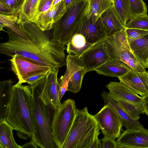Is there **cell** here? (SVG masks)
Here are the masks:
<instances>
[{"label":"cell","mask_w":148,"mask_h":148,"mask_svg":"<svg viewBox=\"0 0 148 148\" xmlns=\"http://www.w3.org/2000/svg\"><path fill=\"white\" fill-rule=\"evenodd\" d=\"M143 100V105L145 109V113L148 116V94L142 97Z\"/></svg>","instance_id":"obj_37"},{"label":"cell","mask_w":148,"mask_h":148,"mask_svg":"<svg viewBox=\"0 0 148 148\" xmlns=\"http://www.w3.org/2000/svg\"><path fill=\"white\" fill-rule=\"evenodd\" d=\"M54 1V0H40L37 17L42 13L48 11L51 7Z\"/></svg>","instance_id":"obj_33"},{"label":"cell","mask_w":148,"mask_h":148,"mask_svg":"<svg viewBox=\"0 0 148 148\" xmlns=\"http://www.w3.org/2000/svg\"><path fill=\"white\" fill-rule=\"evenodd\" d=\"M62 0H54V1L52 4L51 7L53 6L54 5H56L58 3H59L61 2Z\"/></svg>","instance_id":"obj_41"},{"label":"cell","mask_w":148,"mask_h":148,"mask_svg":"<svg viewBox=\"0 0 148 148\" xmlns=\"http://www.w3.org/2000/svg\"><path fill=\"white\" fill-rule=\"evenodd\" d=\"M114 100L125 112L134 119L138 120L140 117V115L145 113V110L143 103L119 99Z\"/></svg>","instance_id":"obj_27"},{"label":"cell","mask_w":148,"mask_h":148,"mask_svg":"<svg viewBox=\"0 0 148 148\" xmlns=\"http://www.w3.org/2000/svg\"><path fill=\"white\" fill-rule=\"evenodd\" d=\"M66 11V6L63 0L31 22L36 23L43 31L49 30L52 29L54 23L61 18Z\"/></svg>","instance_id":"obj_15"},{"label":"cell","mask_w":148,"mask_h":148,"mask_svg":"<svg viewBox=\"0 0 148 148\" xmlns=\"http://www.w3.org/2000/svg\"><path fill=\"white\" fill-rule=\"evenodd\" d=\"M59 68H53L47 77L44 78L40 97L47 106L56 110L62 103L60 99V86L58 75Z\"/></svg>","instance_id":"obj_11"},{"label":"cell","mask_w":148,"mask_h":148,"mask_svg":"<svg viewBox=\"0 0 148 148\" xmlns=\"http://www.w3.org/2000/svg\"><path fill=\"white\" fill-rule=\"evenodd\" d=\"M130 5V17L142 14H147V7L143 0H128Z\"/></svg>","instance_id":"obj_30"},{"label":"cell","mask_w":148,"mask_h":148,"mask_svg":"<svg viewBox=\"0 0 148 148\" xmlns=\"http://www.w3.org/2000/svg\"><path fill=\"white\" fill-rule=\"evenodd\" d=\"M98 20L103 25L107 37L126 28L118 17L114 5L103 13Z\"/></svg>","instance_id":"obj_19"},{"label":"cell","mask_w":148,"mask_h":148,"mask_svg":"<svg viewBox=\"0 0 148 148\" xmlns=\"http://www.w3.org/2000/svg\"><path fill=\"white\" fill-rule=\"evenodd\" d=\"M95 44L88 42L83 35L77 33L72 36L68 42L66 51L69 55L80 57Z\"/></svg>","instance_id":"obj_24"},{"label":"cell","mask_w":148,"mask_h":148,"mask_svg":"<svg viewBox=\"0 0 148 148\" xmlns=\"http://www.w3.org/2000/svg\"><path fill=\"white\" fill-rule=\"evenodd\" d=\"M51 70L47 72L33 76L28 79L26 83H28L30 86L32 85L40 80L46 77Z\"/></svg>","instance_id":"obj_35"},{"label":"cell","mask_w":148,"mask_h":148,"mask_svg":"<svg viewBox=\"0 0 148 148\" xmlns=\"http://www.w3.org/2000/svg\"><path fill=\"white\" fill-rule=\"evenodd\" d=\"M100 128L85 107L77 109L74 121L62 148H89L98 138Z\"/></svg>","instance_id":"obj_4"},{"label":"cell","mask_w":148,"mask_h":148,"mask_svg":"<svg viewBox=\"0 0 148 148\" xmlns=\"http://www.w3.org/2000/svg\"><path fill=\"white\" fill-rule=\"evenodd\" d=\"M80 58L86 73L94 71L111 60L105 40L94 45L83 53Z\"/></svg>","instance_id":"obj_12"},{"label":"cell","mask_w":148,"mask_h":148,"mask_svg":"<svg viewBox=\"0 0 148 148\" xmlns=\"http://www.w3.org/2000/svg\"><path fill=\"white\" fill-rule=\"evenodd\" d=\"M0 14L4 15H12L15 14V13L0 2Z\"/></svg>","instance_id":"obj_36"},{"label":"cell","mask_w":148,"mask_h":148,"mask_svg":"<svg viewBox=\"0 0 148 148\" xmlns=\"http://www.w3.org/2000/svg\"><path fill=\"white\" fill-rule=\"evenodd\" d=\"M40 0H24L20 8L15 14L17 24L31 22L38 16Z\"/></svg>","instance_id":"obj_22"},{"label":"cell","mask_w":148,"mask_h":148,"mask_svg":"<svg viewBox=\"0 0 148 148\" xmlns=\"http://www.w3.org/2000/svg\"><path fill=\"white\" fill-rule=\"evenodd\" d=\"M106 87L109 90V95L114 99H121L143 104L142 97L121 82H111L106 85Z\"/></svg>","instance_id":"obj_17"},{"label":"cell","mask_w":148,"mask_h":148,"mask_svg":"<svg viewBox=\"0 0 148 148\" xmlns=\"http://www.w3.org/2000/svg\"><path fill=\"white\" fill-rule=\"evenodd\" d=\"M44 80L30 86L34 129L31 140L38 147L55 148L57 147L52 135L51 126L55 110L45 104L40 97Z\"/></svg>","instance_id":"obj_2"},{"label":"cell","mask_w":148,"mask_h":148,"mask_svg":"<svg viewBox=\"0 0 148 148\" xmlns=\"http://www.w3.org/2000/svg\"><path fill=\"white\" fill-rule=\"evenodd\" d=\"M76 0H64L65 4L66 6L71 4Z\"/></svg>","instance_id":"obj_40"},{"label":"cell","mask_w":148,"mask_h":148,"mask_svg":"<svg viewBox=\"0 0 148 148\" xmlns=\"http://www.w3.org/2000/svg\"><path fill=\"white\" fill-rule=\"evenodd\" d=\"M131 69L130 66L122 62L111 59L94 71L100 75L118 78L126 74Z\"/></svg>","instance_id":"obj_20"},{"label":"cell","mask_w":148,"mask_h":148,"mask_svg":"<svg viewBox=\"0 0 148 148\" xmlns=\"http://www.w3.org/2000/svg\"><path fill=\"white\" fill-rule=\"evenodd\" d=\"M93 116L104 136L115 140L120 136L123 126L122 120L111 106L104 105Z\"/></svg>","instance_id":"obj_9"},{"label":"cell","mask_w":148,"mask_h":148,"mask_svg":"<svg viewBox=\"0 0 148 148\" xmlns=\"http://www.w3.org/2000/svg\"><path fill=\"white\" fill-rule=\"evenodd\" d=\"M118 78L120 82L141 97L148 94V70L145 72H138L131 69Z\"/></svg>","instance_id":"obj_14"},{"label":"cell","mask_w":148,"mask_h":148,"mask_svg":"<svg viewBox=\"0 0 148 148\" xmlns=\"http://www.w3.org/2000/svg\"><path fill=\"white\" fill-rule=\"evenodd\" d=\"M112 0L113 1V0Z\"/></svg>","instance_id":"obj_42"},{"label":"cell","mask_w":148,"mask_h":148,"mask_svg":"<svg viewBox=\"0 0 148 148\" xmlns=\"http://www.w3.org/2000/svg\"><path fill=\"white\" fill-rule=\"evenodd\" d=\"M113 5L112 0H88L85 17L95 23L103 13Z\"/></svg>","instance_id":"obj_23"},{"label":"cell","mask_w":148,"mask_h":148,"mask_svg":"<svg viewBox=\"0 0 148 148\" xmlns=\"http://www.w3.org/2000/svg\"><path fill=\"white\" fill-rule=\"evenodd\" d=\"M66 66L64 74L58 79L60 100L66 91L74 93L80 91L84 77L86 73L80 57L68 54L66 57Z\"/></svg>","instance_id":"obj_8"},{"label":"cell","mask_w":148,"mask_h":148,"mask_svg":"<svg viewBox=\"0 0 148 148\" xmlns=\"http://www.w3.org/2000/svg\"><path fill=\"white\" fill-rule=\"evenodd\" d=\"M87 3L88 0H76L66 6L65 13L53 25L52 40L67 45L85 18Z\"/></svg>","instance_id":"obj_5"},{"label":"cell","mask_w":148,"mask_h":148,"mask_svg":"<svg viewBox=\"0 0 148 148\" xmlns=\"http://www.w3.org/2000/svg\"><path fill=\"white\" fill-rule=\"evenodd\" d=\"M101 140L97 138L90 145L89 148H101Z\"/></svg>","instance_id":"obj_38"},{"label":"cell","mask_w":148,"mask_h":148,"mask_svg":"<svg viewBox=\"0 0 148 148\" xmlns=\"http://www.w3.org/2000/svg\"><path fill=\"white\" fill-rule=\"evenodd\" d=\"M104 105H109L112 107L118 113L122 120L123 126L126 129L141 130L144 128L138 120L133 118L119 105L118 102L110 97L108 92L104 91L101 94Z\"/></svg>","instance_id":"obj_18"},{"label":"cell","mask_w":148,"mask_h":148,"mask_svg":"<svg viewBox=\"0 0 148 148\" xmlns=\"http://www.w3.org/2000/svg\"><path fill=\"white\" fill-rule=\"evenodd\" d=\"M116 13L123 25L126 27V23L130 17L128 0H113Z\"/></svg>","instance_id":"obj_28"},{"label":"cell","mask_w":148,"mask_h":148,"mask_svg":"<svg viewBox=\"0 0 148 148\" xmlns=\"http://www.w3.org/2000/svg\"><path fill=\"white\" fill-rule=\"evenodd\" d=\"M24 0H0L4 5L15 14L22 6Z\"/></svg>","instance_id":"obj_32"},{"label":"cell","mask_w":148,"mask_h":148,"mask_svg":"<svg viewBox=\"0 0 148 148\" xmlns=\"http://www.w3.org/2000/svg\"><path fill=\"white\" fill-rule=\"evenodd\" d=\"M4 30L8 34V41L0 44V53L12 58L15 55L30 60L31 56L38 50L39 47L48 38L36 24L28 26L26 31L33 37L26 39L18 35L8 27Z\"/></svg>","instance_id":"obj_3"},{"label":"cell","mask_w":148,"mask_h":148,"mask_svg":"<svg viewBox=\"0 0 148 148\" xmlns=\"http://www.w3.org/2000/svg\"><path fill=\"white\" fill-rule=\"evenodd\" d=\"M13 130L5 119H0V148H21L14 139Z\"/></svg>","instance_id":"obj_26"},{"label":"cell","mask_w":148,"mask_h":148,"mask_svg":"<svg viewBox=\"0 0 148 148\" xmlns=\"http://www.w3.org/2000/svg\"><path fill=\"white\" fill-rule=\"evenodd\" d=\"M116 143L117 148H148V130L126 129Z\"/></svg>","instance_id":"obj_13"},{"label":"cell","mask_w":148,"mask_h":148,"mask_svg":"<svg viewBox=\"0 0 148 148\" xmlns=\"http://www.w3.org/2000/svg\"><path fill=\"white\" fill-rule=\"evenodd\" d=\"M37 146L31 140V141L27 143H25L23 145L21 146V148H38Z\"/></svg>","instance_id":"obj_39"},{"label":"cell","mask_w":148,"mask_h":148,"mask_svg":"<svg viewBox=\"0 0 148 148\" xmlns=\"http://www.w3.org/2000/svg\"><path fill=\"white\" fill-rule=\"evenodd\" d=\"M11 71L17 76L19 83H26L29 77L50 71L52 67L41 65L33 61L15 55L9 60Z\"/></svg>","instance_id":"obj_10"},{"label":"cell","mask_w":148,"mask_h":148,"mask_svg":"<svg viewBox=\"0 0 148 148\" xmlns=\"http://www.w3.org/2000/svg\"><path fill=\"white\" fill-rule=\"evenodd\" d=\"M128 42L132 41L148 33V31L141 29L125 28V29Z\"/></svg>","instance_id":"obj_31"},{"label":"cell","mask_w":148,"mask_h":148,"mask_svg":"<svg viewBox=\"0 0 148 148\" xmlns=\"http://www.w3.org/2000/svg\"><path fill=\"white\" fill-rule=\"evenodd\" d=\"M100 140L101 141V148H117L115 140L105 136Z\"/></svg>","instance_id":"obj_34"},{"label":"cell","mask_w":148,"mask_h":148,"mask_svg":"<svg viewBox=\"0 0 148 148\" xmlns=\"http://www.w3.org/2000/svg\"><path fill=\"white\" fill-rule=\"evenodd\" d=\"M128 42L137 59L145 69H148V33Z\"/></svg>","instance_id":"obj_21"},{"label":"cell","mask_w":148,"mask_h":148,"mask_svg":"<svg viewBox=\"0 0 148 148\" xmlns=\"http://www.w3.org/2000/svg\"><path fill=\"white\" fill-rule=\"evenodd\" d=\"M77 33L82 34L88 42L93 44L105 40L107 37L103 26L98 20L94 23L86 17Z\"/></svg>","instance_id":"obj_16"},{"label":"cell","mask_w":148,"mask_h":148,"mask_svg":"<svg viewBox=\"0 0 148 148\" xmlns=\"http://www.w3.org/2000/svg\"><path fill=\"white\" fill-rule=\"evenodd\" d=\"M30 86L18 82L13 85L5 119L22 139H31L34 132Z\"/></svg>","instance_id":"obj_1"},{"label":"cell","mask_w":148,"mask_h":148,"mask_svg":"<svg viewBox=\"0 0 148 148\" xmlns=\"http://www.w3.org/2000/svg\"><path fill=\"white\" fill-rule=\"evenodd\" d=\"M125 29L107 37L105 40L111 59L123 63L138 72L147 71L132 52L126 38Z\"/></svg>","instance_id":"obj_7"},{"label":"cell","mask_w":148,"mask_h":148,"mask_svg":"<svg viewBox=\"0 0 148 148\" xmlns=\"http://www.w3.org/2000/svg\"><path fill=\"white\" fill-rule=\"evenodd\" d=\"M77 109L74 100L68 99L55 110L51 129L53 141L58 148H62L72 127Z\"/></svg>","instance_id":"obj_6"},{"label":"cell","mask_w":148,"mask_h":148,"mask_svg":"<svg viewBox=\"0 0 148 148\" xmlns=\"http://www.w3.org/2000/svg\"><path fill=\"white\" fill-rule=\"evenodd\" d=\"M126 27L148 31V15L142 14L130 18L126 23Z\"/></svg>","instance_id":"obj_29"},{"label":"cell","mask_w":148,"mask_h":148,"mask_svg":"<svg viewBox=\"0 0 148 148\" xmlns=\"http://www.w3.org/2000/svg\"><path fill=\"white\" fill-rule=\"evenodd\" d=\"M13 82L10 79L0 82V119H6L10 101Z\"/></svg>","instance_id":"obj_25"}]
</instances>
